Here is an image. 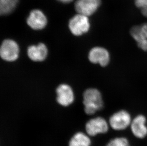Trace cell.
Masks as SVG:
<instances>
[{"instance_id": "1", "label": "cell", "mask_w": 147, "mask_h": 146, "mask_svg": "<svg viewBox=\"0 0 147 146\" xmlns=\"http://www.w3.org/2000/svg\"><path fill=\"white\" fill-rule=\"evenodd\" d=\"M83 104L85 113L87 115H93L101 110L103 106L102 98L100 91L94 88L86 90L83 94Z\"/></svg>"}, {"instance_id": "2", "label": "cell", "mask_w": 147, "mask_h": 146, "mask_svg": "<svg viewBox=\"0 0 147 146\" xmlns=\"http://www.w3.org/2000/svg\"><path fill=\"white\" fill-rule=\"evenodd\" d=\"M110 128L109 122L101 117L90 119L86 123L85 126V132L92 138L107 133Z\"/></svg>"}, {"instance_id": "3", "label": "cell", "mask_w": 147, "mask_h": 146, "mask_svg": "<svg viewBox=\"0 0 147 146\" xmlns=\"http://www.w3.org/2000/svg\"><path fill=\"white\" fill-rule=\"evenodd\" d=\"M132 120L131 115L127 111L121 110L113 114L108 122L111 129L115 131H121L129 128Z\"/></svg>"}, {"instance_id": "4", "label": "cell", "mask_w": 147, "mask_h": 146, "mask_svg": "<svg viewBox=\"0 0 147 146\" xmlns=\"http://www.w3.org/2000/svg\"><path fill=\"white\" fill-rule=\"evenodd\" d=\"M88 17L78 13L72 17L69 22V28L71 33L79 36L89 31L90 25Z\"/></svg>"}, {"instance_id": "5", "label": "cell", "mask_w": 147, "mask_h": 146, "mask_svg": "<svg viewBox=\"0 0 147 146\" xmlns=\"http://www.w3.org/2000/svg\"><path fill=\"white\" fill-rule=\"evenodd\" d=\"M19 48L14 40L7 39L4 40L0 48V56L4 60L13 62L18 58Z\"/></svg>"}, {"instance_id": "6", "label": "cell", "mask_w": 147, "mask_h": 146, "mask_svg": "<svg viewBox=\"0 0 147 146\" xmlns=\"http://www.w3.org/2000/svg\"><path fill=\"white\" fill-rule=\"evenodd\" d=\"M101 3V0H76L74 8L78 13L89 17L97 11Z\"/></svg>"}, {"instance_id": "7", "label": "cell", "mask_w": 147, "mask_h": 146, "mask_svg": "<svg viewBox=\"0 0 147 146\" xmlns=\"http://www.w3.org/2000/svg\"><path fill=\"white\" fill-rule=\"evenodd\" d=\"M147 119L143 115H140L132 120L130 130L132 135L139 139L147 137Z\"/></svg>"}, {"instance_id": "8", "label": "cell", "mask_w": 147, "mask_h": 146, "mask_svg": "<svg viewBox=\"0 0 147 146\" xmlns=\"http://www.w3.org/2000/svg\"><path fill=\"white\" fill-rule=\"evenodd\" d=\"M27 23L34 30H42L47 24L48 19L43 11L39 9L31 11L27 18Z\"/></svg>"}, {"instance_id": "9", "label": "cell", "mask_w": 147, "mask_h": 146, "mask_svg": "<svg viewBox=\"0 0 147 146\" xmlns=\"http://www.w3.org/2000/svg\"><path fill=\"white\" fill-rule=\"evenodd\" d=\"M89 60L93 64H99L101 66H105L110 62V55L107 50L101 47H95L89 53Z\"/></svg>"}, {"instance_id": "10", "label": "cell", "mask_w": 147, "mask_h": 146, "mask_svg": "<svg viewBox=\"0 0 147 146\" xmlns=\"http://www.w3.org/2000/svg\"><path fill=\"white\" fill-rule=\"evenodd\" d=\"M57 101L63 106H68L71 104L74 101V92L69 85L61 84L57 87Z\"/></svg>"}, {"instance_id": "11", "label": "cell", "mask_w": 147, "mask_h": 146, "mask_svg": "<svg viewBox=\"0 0 147 146\" xmlns=\"http://www.w3.org/2000/svg\"><path fill=\"white\" fill-rule=\"evenodd\" d=\"M27 55L30 59L33 61H42L47 56V48L42 43H39L37 45L31 46L27 49Z\"/></svg>"}, {"instance_id": "12", "label": "cell", "mask_w": 147, "mask_h": 146, "mask_svg": "<svg viewBox=\"0 0 147 146\" xmlns=\"http://www.w3.org/2000/svg\"><path fill=\"white\" fill-rule=\"evenodd\" d=\"M91 138L86 132L78 131L70 138L68 146H92Z\"/></svg>"}, {"instance_id": "13", "label": "cell", "mask_w": 147, "mask_h": 146, "mask_svg": "<svg viewBox=\"0 0 147 146\" xmlns=\"http://www.w3.org/2000/svg\"><path fill=\"white\" fill-rule=\"evenodd\" d=\"M19 0H0V13L7 15L13 13L18 5Z\"/></svg>"}, {"instance_id": "14", "label": "cell", "mask_w": 147, "mask_h": 146, "mask_svg": "<svg viewBox=\"0 0 147 146\" xmlns=\"http://www.w3.org/2000/svg\"><path fill=\"white\" fill-rule=\"evenodd\" d=\"M105 146H132L130 141L124 136L116 137L110 139Z\"/></svg>"}, {"instance_id": "15", "label": "cell", "mask_w": 147, "mask_h": 146, "mask_svg": "<svg viewBox=\"0 0 147 146\" xmlns=\"http://www.w3.org/2000/svg\"><path fill=\"white\" fill-rule=\"evenodd\" d=\"M131 34L138 44L144 40L145 39H146L144 38L142 34L140 26H136L132 28L131 30Z\"/></svg>"}, {"instance_id": "16", "label": "cell", "mask_w": 147, "mask_h": 146, "mask_svg": "<svg viewBox=\"0 0 147 146\" xmlns=\"http://www.w3.org/2000/svg\"><path fill=\"white\" fill-rule=\"evenodd\" d=\"M135 4L140 9L142 14L147 17V0H135Z\"/></svg>"}, {"instance_id": "17", "label": "cell", "mask_w": 147, "mask_h": 146, "mask_svg": "<svg viewBox=\"0 0 147 146\" xmlns=\"http://www.w3.org/2000/svg\"><path fill=\"white\" fill-rule=\"evenodd\" d=\"M140 29L142 34L145 39H147V23H145L140 26Z\"/></svg>"}, {"instance_id": "18", "label": "cell", "mask_w": 147, "mask_h": 146, "mask_svg": "<svg viewBox=\"0 0 147 146\" xmlns=\"http://www.w3.org/2000/svg\"><path fill=\"white\" fill-rule=\"evenodd\" d=\"M138 44L141 49L144 51H147V39H145L144 40Z\"/></svg>"}, {"instance_id": "19", "label": "cell", "mask_w": 147, "mask_h": 146, "mask_svg": "<svg viewBox=\"0 0 147 146\" xmlns=\"http://www.w3.org/2000/svg\"><path fill=\"white\" fill-rule=\"evenodd\" d=\"M57 1H60V3H71L74 0H57Z\"/></svg>"}]
</instances>
